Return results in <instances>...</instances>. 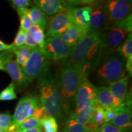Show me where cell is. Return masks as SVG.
Here are the masks:
<instances>
[{
  "label": "cell",
  "mask_w": 132,
  "mask_h": 132,
  "mask_svg": "<svg viewBox=\"0 0 132 132\" xmlns=\"http://www.w3.org/2000/svg\"><path fill=\"white\" fill-rule=\"evenodd\" d=\"M20 20V29H22L24 31H28V30L30 28L31 26H32V23L29 16L25 14H23L19 15Z\"/></svg>",
  "instance_id": "obj_32"
},
{
  "label": "cell",
  "mask_w": 132,
  "mask_h": 132,
  "mask_svg": "<svg viewBox=\"0 0 132 132\" xmlns=\"http://www.w3.org/2000/svg\"><path fill=\"white\" fill-rule=\"evenodd\" d=\"M9 1H11V0H9Z\"/></svg>",
  "instance_id": "obj_46"
},
{
  "label": "cell",
  "mask_w": 132,
  "mask_h": 132,
  "mask_svg": "<svg viewBox=\"0 0 132 132\" xmlns=\"http://www.w3.org/2000/svg\"><path fill=\"white\" fill-rule=\"evenodd\" d=\"M0 132H4V131H3V130L2 129H1V128H0Z\"/></svg>",
  "instance_id": "obj_43"
},
{
  "label": "cell",
  "mask_w": 132,
  "mask_h": 132,
  "mask_svg": "<svg viewBox=\"0 0 132 132\" xmlns=\"http://www.w3.org/2000/svg\"><path fill=\"white\" fill-rule=\"evenodd\" d=\"M97 105H91V106H87L78 113L75 114L72 113L73 118L78 122L87 127L89 124L95 108Z\"/></svg>",
  "instance_id": "obj_23"
},
{
  "label": "cell",
  "mask_w": 132,
  "mask_h": 132,
  "mask_svg": "<svg viewBox=\"0 0 132 132\" xmlns=\"http://www.w3.org/2000/svg\"><path fill=\"white\" fill-rule=\"evenodd\" d=\"M97 105L104 110L115 108L120 103L116 99L107 86H99L96 88Z\"/></svg>",
  "instance_id": "obj_17"
},
{
  "label": "cell",
  "mask_w": 132,
  "mask_h": 132,
  "mask_svg": "<svg viewBox=\"0 0 132 132\" xmlns=\"http://www.w3.org/2000/svg\"><path fill=\"white\" fill-rule=\"evenodd\" d=\"M64 5L68 6V7H72L73 6H78L81 3V0H63Z\"/></svg>",
  "instance_id": "obj_37"
},
{
  "label": "cell",
  "mask_w": 132,
  "mask_h": 132,
  "mask_svg": "<svg viewBox=\"0 0 132 132\" xmlns=\"http://www.w3.org/2000/svg\"><path fill=\"white\" fill-rule=\"evenodd\" d=\"M109 89L114 97L122 103L131 98V92H128V77L125 76L116 81L108 84Z\"/></svg>",
  "instance_id": "obj_16"
},
{
  "label": "cell",
  "mask_w": 132,
  "mask_h": 132,
  "mask_svg": "<svg viewBox=\"0 0 132 132\" xmlns=\"http://www.w3.org/2000/svg\"><path fill=\"white\" fill-rule=\"evenodd\" d=\"M98 132H130V130L123 129L115 127L109 122L105 123L102 125Z\"/></svg>",
  "instance_id": "obj_31"
},
{
  "label": "cell",
  "mask_w": 132,
  "mask_h": 132,
  "mask_svg": "<svg viewBox=\"0 0 132 132\" xmlns=\"http://www.w3.org/2000/svg\"><path fill=\"white\" fill-rule=\"evenodd\" d=\"M111 108L105 110V123L110 122L116 115V109Z\"/></svg>",
  "instance_id": "obj_35"
},
{
  "label": "cell",
  "mask_w": 132,
  "mask_h": 132,
  "mask_svg": "<svg viewBox=\"0 0 132 132\" xmlns=\"http://www.w3.org/2000/svg\"><path fill=\"white\" fill-rule=\"evenodd\" d=\"M26 32V45L33 48L38 47L40 49L44 50L45 34L42 28L37 25L33 24Z\"/></svg>",
  "instance_id": "obj_18"
},
{
  "label": "cell",
  "mask_w": 132,
  "mask_h": 132,
  "mask_svg": "<svg viewBox=\"0 0 132 132\" xmlns=\"http://www.w3.org/2000/svg\"><path fill=\"white\" fill-rule=\"evenodd\" d=\"M20 130V129L19 125L12 123L11 126L8 128V129L4 132H19Z\"/></svg>",
  "instance_id": "obj_39"
},
{
  "label": "cell",
  "mask_w": 132,
  "mask_h": 132,
  "mask_svg": "<svg viewBox=\"0 0 132 132\" xmlns=\"http://www.w3.org/2000/svg\"><path fill=\"white\" fill-rule=\"evenodd\" d=\"M9 74L15 86L23 87L28 85L23 69L15 62L11 59L5 64L3 70Z\"/></svg>",
  "instance_id": "obj_15"
},
{
  "label": "cell",
  "mask_w": 132,
  "mask_h": 132,
  "mask_svg": "<svg viewBox=\"0 0 132 132\" xmlns=\"http://www.w3.org/2000/svg\"><path fill=\"white\" fill-rule=\"evenodd\" d=\"M125 69L126 71L128 72V75L131 77L132 74V56L129 57L125 61Z\"/></svg>",
  "instance_id": "obj_36"
},
{
  "label": "cell",
  "mask_w": 132,
  "mask_h": 132,
  "mask_svg": "<svg viewBox=\"0 0 132 132\" xmlns=\"http://www.w3.org/2000/svg\"><path fill=\"white\" fill-rule=\"evenodd\" d=\"M131 0H106L103 7L110 24L119 22L131 15Z\"/></svg>",
  "instance_id": "obj_7"
},
{
  "label": "cell",
  "mask_w": 132,
  "mask_h": 132,
  "mask_svg": "<svg viewBox=\"0 0 132 132\" xmlns=\"http://www.w3.org/2000/svg\"><path fill=\"white\" fill-rule=\"evenodd\" d=\"M103 45L99 31H89L70 49V63L83 69L87 75L96 68L103 56Z\"/></svg>",
  "instance_id": "obj_1"
},
{
  "label": "cell",
  "mask_w": 132,
  "mask_h": 132,
  "mask_svg": "<svg viewBox=\"0 0 132 132\" xmlns=\"http://www.w3.org/2000/svg\"><path fill=\"white\" fill-rule=\"evenodd\" d=\"M97 1V0H81V3L83 4H93Z\"/></svg>",
  "instance_id": "obj_41"
},
{
  "label": "cell",
  "mask_w": 132,
  "mask_h": 132,
  "mask_svg": "<svg viewBox=\"0 0 132 132\" xmlns=\"http://www.w3.org/2000/svg\"><path fill=\"white\" fill-rule=\"evenodd\" d=\"M45 37H60L69 28L74 24L71 15L67 9L54 15L50 19Z\"/></svg>",
  "instance_id": "obj_11"
},
{
  "label": "cell",
  "mask_w": 132,
  "mask_h": 132,
  "mask_svg": "<svg viewBox=\"0 0 132 132\" xmlns=\"http://www.w3.org/2000/svg\"><path fill=\"white\" fill-rule=\"evenodd\" d=\"M69 11L72 18L73 23L81 28L86 33L89 31V23L92 11V6L82 7H68Z\"/></svg>",
  "instance_id": "obj_13"
},
{
  "label": "cell",
  "mask_w": 132,
  "mask_h": 132,
  "mask_svg": "<svg viewBox=\"0 0 132 132\" xmlns=\"http://www.w3.org/2000/svg\"><path fill=\"white\" fill-rule=\"evenodd\" d=\"M25 13L32 21V24L39 26L45 31L48 26V19L45 13L36 6H33L31 9L26 8Z\"/></svg>",
  "instance_id": "obj_21"
},
{
  "label": "cell",
  "mask_w": 132,
  "mask_h": 132,
  "mask_svg": "<svg viewBox=\"0 0 132 132\" xmlns=\"http://www.w3.org/2000/svg\"><path fill=\"white\" fill-rule=\"evenodd\" d=\"M16 9L26 8L29 6V0H11Z\"/></svg>",
  "instance_id": "obj_34"
},
{
  "label": "cell",
  "mask_w": 132,
  "mask_h": 132,
  "mask_svg": "<svg viewBox=\"0 0 132 132\" xmlns=\"http://www.w3.org/2000/svg\"><path fill=\"white\" fill-rule=\"evenodd\" d=\"M21 130L31 129V128H38L41 127V123L39 120L37 119L31 118H28L19 125Z\"/></svg>",
  "instance_id": "obj_27"
},
{
  "label": "cell",
  "mask_w": 132,
  "mask_h": 132,
  "mask_svg": "<svg viewBox=\"0 0 132 132\" xmlns=\"http://www.w3.org/2000/svg\"><path fill=\"white\" fill-rule=\"evenodd\" d=\"M26 32L22 29H19L15 37L14 43L12 44L14 47H19L25 45Z\"/></svg>",
  "instance_id": "obj_30"
},
{
  "label": "cell",
  "mask_w": 132,
  "mask_h": 132,
  "mask_svg": "<svg viewBox=\"0 0 132 132\" xmlns=\"http://www.w3.org/2000/svg\"><path fill=\"white\" fill-rule=\"evenodd\" d=\"M88 75L80 67L70 62L61 66L56 75V82L61 95L63 110L67 111L75 100L79 87Z\"/></svg>",
  "instance_id": "obj_2"
},
{
  "label": "cell",
  "mask_w": 132,
  "mask_h": 132,
  "mask_svg": "<svg viewBox=\"0 0 132 132\" xmlns=\"http://www.w3.org/2000/svg\"><path fill=\"white\" fill-rule=\"evenodd\" d=\"M12 48V45H7L4 43L3 41L0 40V52L1 51H7L11 50V48Z\"/></svg>",
  "instance_id": "obj_38"
},
{
  "label": "cell",
  "mask_w": 132,
  "mask_h": 132,
  "mask_svg": "<svg viewBox=\"0 0 132 132\" xmlns=\"http://www.w3.org/2000/svg\"><path fill=\"white\" fill-rule=\"evenodd\" d=\"M99 32L103 42L104 56L116 53L118 48L131 33L117 23L110 24Z\"/></svg>",
  "instance_id": "obj_6"
},
{
  "label": "cell",
  "mask_w": 132,
  "mask_h": 132,
  "mask_svg": "<svg viewBox=\"0 0 132 132\" xmlns=\"http://www.w3.org/2000/svg\"><path fill=\"white\" fill-rule=\"evenodd\" d=\"M75 111L74 113H78L81 110L91 105H97L96 87L87 79L84 81L75 97Z\"/></svg>",
  "instance_id": "obj_10"
},
{
  "label": "cell",
  "mask_w": 132,
  "mask_h": 132,
  "mask_svg": "<svg viewBox=\"0 0 132 132\" xmlns=\"http://www.w3.org/2000/svg\"><path fill=\"white\" fill-rule=\"evenodd\" d=\"M71 47L60 37H46L44 52L50 59L55 61H65L69 57Z\"/></svg>",
  "instance_id": "obj_9"
},
{
  "label": "cell",
  "mask_w": 132,
  "mask_h": 132,
  "mask_svg": "<svg viewBox=\"0 0 132 132\" xmlns=\"http://www.w3.org/2000/svg\"><path fill=\"white\" fill-rule=\"evenodd\" d=\"M50 65V59L44 50L38 47L34 48L29 59L22 68L28 83L48 73Z\"/></svg>",
  "instance_id": "obj_5"
},
{
  "label": "cell",
  "mask_w": 132,
  "mask_h": 132,
  "mask_svg": "<svg viewBox=\"0 0 132 132\" xmlns=\"http://www.w3.org/2000/svg\"><path fill=\"white\" fill-rule=\"evenodd\" d=\"M19 132H22V130H20V131H19Z\"/></svg>",
  "instance_id": "obj_44"
},
{
  "label": "cell",
  "mask_w": 132,
  "mask_h": 132,
  "mask_svg": "<svg viewBox=\"0 0 132 132\" xmlns=\"http://www.w3.org/2000/svg\"><path fill=\"white\" fill-rule=\"evenodd\" d=\"M36 6L46 15H53L65 10L63 0H34Z\"/></svg>",
  "instance_id": "obj_19"
},
{
  "label": "cell",
  "mask_w": 132,
  "mask_h": 132,
  "mask_svg": "<svg viewBox=\"0 0 132 132\" xmlns=\"http://www.w3.org/2000/svg\"><path fill=\"white\" fill-rule=\"evenodd\" d=\"M118 54L126 61L129 57L132 56V34L131 32L128 34L126 40L117 50Z\"/></svg>",
  "instance_id": "obj_25"
},
{
  "label": "cell",
  "mask_w": 132,
  "mask_h": 132,
  "mask_svg": "<svg viewBox=\"0 0 132 132\" xmlns=\"http://www.w3.org/2000/svg\"><path fill=\"white\" fill-rule=\"evenodd\" d=\"M92 11L89 23V31H100L110 25L107 15L103 6L100 3H97L92 6Z\"/></svg>",
  "instance_id": "obj_14"
},
{
  "label": "cell",
  "mask_w": 132,
  "mask_h": 132,
  "mask_svg": "<svg viewBox=\"0 0 132 132\" xmlns=\"http://www.w3.org/2000/svg\"><path fill=\"white\" fill-rule=\"evenodd\" d=\"M116 109V115L110 122L114 126L130 130L131 128V104L120 103Z\"/></svg>",
  "instance_id": "obj_12"
},
{
  "label": "cell",
  "mask_w": 132,
  "mask_h": 132,
  "mask_svg": "<svg viewBox=\"0 0 132 132\" xmlns=\"http://www.w3.org/2000/svg\"><path fill=\"white\" fill-rule=\"evenodd\" d=\"M13 56H14V53L9 50L4 51L3 52L0 53V70H3L5 64L8 61L12 59Z\"/></svg>",
  "instance_id": "obj_33"
},
{
  "label": "cell",
  "mask_w": 132,
  "mask_h": 132,
  "mask_svg": "<svg viewBox=\"0 0 132 132\" xmlns=\"http://www.w3.org/2000/svg\"><path fill=\"white\" fill-rule=\"evenodd\" d=\"M40 106V99L37 96L24 95L18 102L12 116V123L19 125L26 119L33 118L36 110Z\"/></svg>",
  "instance_id": "obj_8"
},
{
  "label": "cell",
  "mask_w": 132,
  "mask_h": 132,
  "mask_svg": "<svg viewBox=\"0 0 132 132\" xmlns=\"http://www.w3.org/2000/svg\"><path fill=\"white\" fill-rule=\"evenodd\" d=\"M22 132H42V128L41 127L38 128H31V129L23 130H22Z\"/></svg>",
  "instance_id": "obj_40"
},
{
  "label": "cell",
  "mask_w": 132,
  "mask_h": 132,
  "mask_svg": "<svg viewBox=\"0 0 132 132\" xmlns=\"http://www.w3.org/2000/svg\"><path fill=\"white\" fill-rule=\"evenodd\" d=\"M105 0H97V3H101L102 2H103V1H105Z\"/></svg>",
  "instance_id": "obj_42"
},
{
  "label": "cell",
  "mask_w": 132,
  "mask_h": 132,
  "mask_svg": "<svg viewBox=\"0 0 132 132\" xmlns=\"http://www.w3.org/2000/svg\"><path fill=\"white\" fill-rule=\"evenodd\" d=\"M86 126L81 125L75 119L72 113L67 119L65 128L62 132H90Z\"/></svg>",
  "instance_id": "obj_24"
},
{
  "label": "cell",
  "mask_w": 132,
  "mask_h": 132,
  "mask_svg": "<svg viewBox=\"0 0 132 132\" xmlns=\"http://www.w3.org/2000/svg\"><path fill=\"white\" fill-rule=\"evenodd\" d=\"M90 132H94V131H91V130H90Z\"/></svg>",
  "instance_id": "obj_45"
},
{
  "label": "cell",
  "mask_w": 132,
  "mask_h": 132,
  "mask_svg": "<svg viewBox=\"0 0 132 132\" xmlns=\"http://www.w3.org/2000/svg\"><path fill=\"white\" fill-rule=\"evenodd\" d=\"M15 86L12 82L9 84L4 90L0 92V101H9L16 99Z\"/></svg>",
  "instance_id": "obj_26"
},
{
  "label": "cell",
  "mask_w": 132,
  "mask_h": 132,
  "mask_svg": "<svg viewBox=\"0 0 132 132\" xmlns=\"http://www.w3.org/2000/svg\"><path fill=\"white\" fill-rule=\"evenodd\" d=\"M33 48L24 45L19 47H14L11 48V52L16 56L15 62L20 66L21 68L24 67L30 56Z\"/></svg>",
  "instance_id": "obj_22"
},
{
  "label": "cell",
  "mask_w": 132,
  "mask_h": 132,
  "mask_svg": "<svg viewBox=\"0 0 132 132\" xmlns=\"http://www.w3.org/2000/svg\"><path fill=\"white\" fill-rule=\"evenodd\" d=\"M97 78L101 84H110L126 75L125 61L116 53L106 56L96 67Z\"/></svg>",
  "instance_id": "obj_4"
},
{
  "label": "cell",
  "mask_w": 132,
  "mask_h": 132,
  "mask_svg": "<svg viewBox=\"0 0 132 132\" xmlns=\"http://www.w3.org/2000/svg\"><path fill=\"white\" fill-rule=\"evenodd\" d=\"M87 34L81 28L74 24L69 28L60 37L66 44L72 48Z\"/></svg>",
  "instance_id": "obj_20"
},
{
  "label": "cell",
  "mask_w": 132,
  "mask_h": 132,
  "mask_svg": "<svg viewBox=\"0 0 132 132\" xmlns=\"http://www.w3.org/2000/svg\"><path fill=\"white\" fill-rule=\"evenodd\" d=\"M12 123V116L9 113L0 114V128L5 131Z\"/></svg>",
  "instance_id": "obj_29"
},
{
  "label": "cell",
  "mask_w": 132,
  "mask_h": 132,
  "mask_svg": "<svg viewBox=\"0 0 132 132\" xmlns=\"http://www.w3.org/2000/svg\"><path fill=\"white\" fill-rule=\"evenodd\" d=\"M41 125L44 127V131L55 130L57 131V123L55 118L52 116H48L47 118L40 120Z\"/></svg>",
  "instance_id": "obj_28"
},
{
  "label": "cell",
  "mask_w": 132,
  "mask_h": 132,
  "mask_svg": "<svg viewBox=\"0 0 132 132\" xmlns=\"http://www.w3.org/2000/svg\"><path fill=\"white\" fill-rule=\"evenodd\" d=\"M40 102L43 108L50 116L59 118L63 111V103L57 82L50 75L39 78Z\"/></svg>",
  "instance_id": "obj_3"
}]
</instances>
